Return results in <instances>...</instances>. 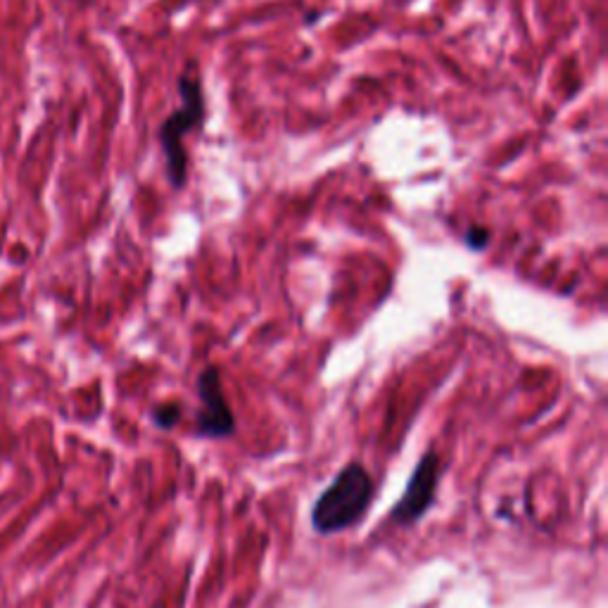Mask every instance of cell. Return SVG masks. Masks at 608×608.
Returning a JSON list of instances; mask_svg holds the SVG:
<instances>
[{
	"label": "cell",
	"mask_w": 608,
	"mask_h": 608,
	"mask_svg": "<svg viewBox=\"0 0 608 608\" xmlns=\"http://www.w3.org/2000/svg\"><path fill=\"white\" fill-rule=\"evenodd\" d=\"M200 392V411L195 430L202 437H228L236 430V418L228 407L217 366H207L198 378Z\"/></svg>",
	"instance_id": "4"
},
{
	"label": "cell",
	"mask_w": 608,
	"mask_h": 608,
	"mask_svg": "<svg viewBox=\"0 0 608 608\" xmlns=\"http://www.w3.org/2000/svg\"><path fill=\"white\" fill-rule=\"evenodd\" d=\"M440 483V456L433 449H428L421 456L414 473H411L407 487H404L402 499L392 506L390 518L399 525H411L421 521L426 511L435 502V490Z\"/></svg>",
	"instance_id": "3"
},
{
	"label": "cell",
	"mask_w": 608,
	"mask_h": 608,
	"mask_svg": "<svg viewBox=\"0 0 608 608\" xmlns=\"http://www.w3.org/2000/svg\"><path fill=\"white\" fill-rule=\"evenodd\" d=\"M373 478L364 466L352 461L340 468L331 485L323 490L312 506V528L319 535L352 528L364 516L373 499Z\"/></svg>",
	"instance_id": "1"
},
{
	"label": "cell",
	"mask_w": 608,
	"mask_h": 608,
	"mask_svg": "<svg viewBox=\"0 0 608 608\" xmlns=\"http://www.w3.org/2000/svg\"><path fill=\"white\" fill-rule=\"evenodd\" d=\"M179 93H181V107L171 112L164 119L160 141L164 157H167L169 181L174 188H181L186 183L188 174V157L186 148H183V136L200 126L202 117H205V100H202V88L198 76L186 72L179 79Z\"/></svg>",
	"instance_id": "2"
},
{
	"label": "cell",
	"mask_w": 608,
	"mask_h": 608,
	"mask_svg": "<svg viewBox=\"0 0 608 608\" xmlns=\"http://www.w3.org/2000/svg\"><path fill=\"white\" fill-rule=\"evenodd\" d=\"M466 243L475 247V250H485L487 243H490V231L483 226H471L466 233Z\"/></svg>",
	"instance_id": "6"
},
{
	"label": "cell",
	"mask_w": 608,
	"mask_h": 608,
	"mask_svg": "<svg viewBox=\"0 0 608 608\" xmlns=\"http://www.w3.org/2000/svg\"><path fill=\"white\" fill-rule=\"evenodd\" d=\"M181 418V407L179 404H162V407H157L152 411V421L157 423L160 428H171L176 426Z\"/></svg>",
	"instance_id": "5"
}]
</instances>
